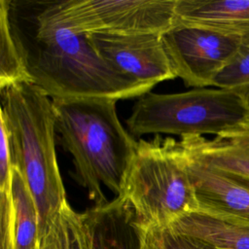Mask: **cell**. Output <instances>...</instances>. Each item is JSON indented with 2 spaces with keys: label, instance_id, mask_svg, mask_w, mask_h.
I'll use <instances>...</instances> for the list:
<instances>
[{
  "label": "cell",
  "instance_id": "cell-1",
  "mask_svg": "<svg viewBox=\"0 0 249 249\" xmlns=\"http://www.w3.org/2000/svg\"><path fill=\"white\" fill-rule=\"evenodd\" d=\"M19 16L10 1L13 33L31 84L52 99L139 97L154 88L112 68L94 51L87 34L54 20L43 2H29Z\"/></svg>",
  "mask_w": 249,
  "mask_h": 249
},
{
  "label": "cell",
  "instance_id": "cell-2",
  "mask_svg": "<svg viewBox=\"0 0 249 249\" xmlns=\"http://www.w3.org/2000/svg\"><path fill=\"white\" fill-rule=\"evenodd\" d=\"M58 143L73 157V178L94 205L108 202L101 185L116 196L137 141L122 124L118 99L109 97L53 98Z\"/></svg>",
  "mask_w": 249,
  "mask_h": 249
},
{
  "label": "cell",
  "instance_id": "cell-3",
  "mask_svg": "<svg viewBox=\"0 0 249 249\" xmlns=\"http://www.w3.org/2000/svg\"><path fill=\"white\" fill-rule=\"evenodd\" d=\"M1 97V119L10 132L13 166L35 200L41 239L67 201L56 160L53 100L29 82L2 89Z\"/></svg>",
  "mask_w": 249,
  "mask_h": 249
},
{
  "label": "cell",
  "instance_id": "cell-4",
  "mask_svg": "<svg viewBox=\"0 0 249 249\" xmlns=\"http://www.w3.org/2000/svg\"><path fill=\"white\" fill-rule=\"evenodd\" d=\"M188 161L174 138L137 141L119 196L131 205L140 225L167 227L198 210Z\"/></svg>",
  "mask_w": 249,
  "mask_h": 249
},
{
  "label": "cell",
  "instance_id": "cell-5",
  "mask_svg": "<svg viewBox=\"0 0 249 249\" xmlns=\"http://www.w3.org/2000/svg\"><path fill=\"white\" fill-rule=\"evenodd\" d=\"M132 136L174 134L219 136L249 123L238 89L198 88L184 92H147L138 97L125 121Z\"/></svg>",
  "mask_w": 249,
  "mask_h": 249
},
{
  "label": "cell",
  "instance_id": "cell-6",
  "mask_svg": "<svg viewBox=\"0 0 249 249\" xmlns=\"http://www.w3.org/2000/svg\"><path fill=\"white\" fill-rule=\"evenodd\" d=\"M57 22L80 34L163 33L176 22V0L43 2Z\"/></svg>",
  "mask_w": 249,
  "mask_h": 249
},
{
  "label": "cell",
  "instance_id": "cell-7",
  "mask_svg": "<svg viewBox=\"0 0 249 249\" xmlns=\"http://www.w3.org/2000/svg\"><path fill=\"white\" fill-rule=\"evenodd\" d=\"M172 69L187 87L213 86L243 40L176 20L161 34Z\"/></svg>",
  "mask_w": 249,
  "mask_h": 249
},
{
  "label": "cell",
  "instance_id": "cell-8",
  "mask_svg": "<svg viewBox=\"0 0 249 249\" xmlns=\"http://www.w3.org/2000/svg\"><path fill=\"white\" fill-rule=\"evenodd\" d=\"M161 34H87V37L97 54L117 72L137 83L155 87L176 78Z\"/></svg>",
  "mask_w": 249,
  "mask_h": 249
},
{
  "label": "cell",
  "instance_id": "cell-9",
  "mask_svg": "<svg viewBox=\"0 0 249 249\" xmlns=\"http://www.w3.org/2000/svg\"><path fill=\"white\" fill-rule=\"evenodd\" d=\"M188 160L198 210L249 224V177Z\"/></svg>",
  "mask_w": 249,
  "mask_h": 249
},
{
  "label": "cell",
  "instance_id": "cell-10",
  "mask_svg": "<svg viewBox=\"0 0 249 249\" xmlns=\"http://www.w3.org/2000/svg\"><path fill=\"white\" fill-rule=\"evenodd\" d=\"M86 249H140L141 226L120 196L82 213Z\"/></svg>",
  "mask_w": 249,
  "mask_h": 249
},
{
  "label": "cell",
  "instance_id": "cell-11",
  "mask_svg": "<svg viewBox=\"0 0 249 249\" xmlns=\"http://www.w3.org/2000/svg\"><path fill=\"white\" fill-rule=\"evenodd\" d=\"M176 20L249 40V0H176Z\"/></svg>",
  "mask_w": 249,
  "mask_h": 249
},
{
  "label": "cell",
  "instance_id": "cell-12",
  "mask_svg": "<svg viewBox=\"0 0 249 249\" xmlns=\"http://www.w3.org/2000/svg\"><path fill=\"white\" fill-rule=\"evenodd\" d=\"M180 144L196 161L249 177V123L213 139L196 135L181 137Z\"/></svg>",
  "mask_w": 249,
  "mask_h": 249
},
{
  "label": "cell",
  "instance_id": "cell-13",
  "mask_svg": "<svg viewBox=\"0 0 249 249\" xmlns=\"http://www.w3.org/2000/svg\"><path fill=\"white\" fill-rule=\"evenodd\" d=\"M169 227L202 239L216 249H249V224L226 219L202 211H194Z\"/></svg>",
  "mask_w": 249,
  "mask_h": 249
},
{
  "label": "cell",
  "instance_id": "cell-14",
  "mask_svg": "<svg viewBox=\"0 0 249 249\" xmlns=\"http://www.w3.org/2000/svg\"><path fill=\"white\" fill-rule=\"evenodd\" d=\"M11 193L16 249H37L40 242L37 206L23 177L15 166L12 169Z\"/></svg>",
  "mask_w": 249,
  "mask_h": 249
},
{
  "label": "cell",
  "instance_id": "cell-15",
  "mask_svg": "<svg viewBox=\"0 0 249 249\" xmlns=\"http://www.w3.org/2000/svg\"><path fill=\"white\" fill-rule=\"evenodd\" d=\"M29 82V77L16 42L11 18L10 1H0V89Z\"/></svg>",
  "mask_w": 249,
  "mask_h": 249
},
{
  "label": "cell",
  "instance_id": "cell-16",
  "mask_svg": "<svg viewBox=\"0 0 249 249\" xmlns=\"http://www.w3.org/2000/svg\"><path fill=\"white\" fill-rule=\"evenodd\" d=\"M140 226V249H216L210 243L177 231L169 226Z\"/></svg>",
  "mask_w": 249,
  "mask_h": 249
},
{
  "label": "cell",
  "instance_id": "cell-17",
  "mask_svg": "<svg viewBox=\"0 0 249 249\" xmlns=\"http://www.w3.org/2000/svg\"><path fill=\"white\" fill-rule=\"evenodd\" d=\"M50 231L55 249H86L82 213L76 212L68 201L62 206Z\"/></svg>",
  "mask_w": 249,
  "mask_h": 249
},
{
  "label": "cell",
  "instance_id": "cell-18",
  "mask_svg": "<svg viewBox=\"0 0 249 249\" xmlns=\"http://www.w3.org/2000/svg\"><path fill=\"white\" fill-rule=\"evenodd\" d=\"M213 86L227 89L249 87V40L242 42L233 57L216 76Z\"/></svg>",
  "mask_w": 249,
  "mask_h": 249
},
{
  "label": "cell",
  "instance_id": "cell-19",
  "mask_svg": "<svg viewBox=\"0 0 249 249\" xmlns=\"http://www.w3.org/2000/svg\"><path fill=\"white\" fill-rule=\"evenodd\" d=\"M0 224L1 249H16L11 188L0 190Z\"/></svg>",
  "mask_w": 249,
  "mask_h": 249
},
{
  "label": "cell",
  "instance_id": "cell-20",
  "mask_svg": "<svg viewBox=\"0 0 249 249\" xmlns=\"http://www.w3.org/2000/svg\"><path fill=\"white\" fill-rule=\"evenodd\" d=\"M1 119V118H0ZM13 157L10 132L6 123L1 119L0 140V190L10 189L12 183Z\"/></svg>",
  "mask_w": 249,
  "mask_h": 249
},
{
  "label": "cell",
  "instance_id": "cell-21",
  "mask_svg": "<svg viewBox=\"0 0 249 249\" xmlns=\"http://www.w3.org/2000/svg\"><path fill=\"white\" fill-rule=\"evenodd\" d=\"M37 249H55L54 242L53 238V234L51 231H49L41 239Z\"/></svg>",
  "mask_w": 249,
  "mask_h": 249
},
{
  "label": "cell",
  "instance_id": "cell-22",
  "mask_svg": "<svg viewBox=\"0 0 249 249\" xmlns=\"http://www.w3.org/2000/svg\"><path fill=\"white\" fill-rule=\"evenodd\" d=\"M238 90L242 93L243 98H244V100H245V103H246V105H247V108H248V110H249V87L239 89Z\"/></svg>",
  "mask_w": 249,
  "mask_h": 249
}]
</instances>
